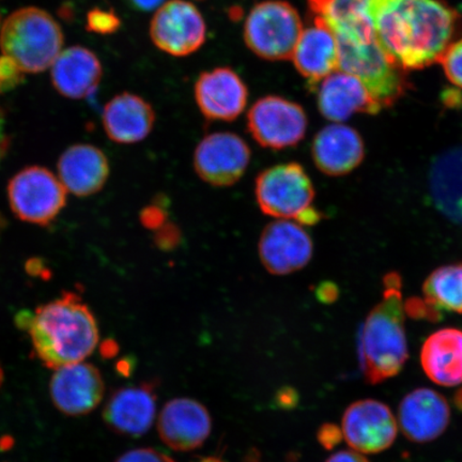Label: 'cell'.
Masks as SVG:
<instances>
[{
  "label": "cell",
  "instance_id": "6da1fadb",
  "mask_svg": "<svg viewBox=\"0 0 462 462\" xmlns=\"http://www.w3.org/2000/svg\"><path fill=\"white\" fill-rule=\"evenodd\" d=\"M375 37L402 70L440 61L461 32V16L444 0H386L374 8Z\"/></svg>",
  "mask_w": 462,
  "mask_h": 462
},
{
  "label": "cell",
  "instance_id": "7a4b0ae2",
  "mask_svg": "<svg viewBox=\"0 0 462 462\" xmlns=\"http://www.w3.org/2000/svg\"><path fill=\"white\" fill-rule=\"evenodd\" d=\"M16 319L17 326L28 333L34 354L49 368L84 362L99 344L96 317L71 292L36 310L22 311Z\"/></svg>",
  "mask_w": 462,
  "mask_h": 462
},
{
  "label": "cell",
  "instance_id": "3957f363",
  "mask_svg": "<svg viewBox=\"0 0 462 462\" xmlns=\"http://www.w3.org/2000/svg\"><path fill=\"white\" fill-rule=\"evenodd\" d=\"M402 286L397 273L384 277L383 300L369 313L363 327L360 364L369 384L395 377L408 360Z\"/></svg>",
  "mask_w": 462,
  "mask_h": 462
},
{
  "label": "cell",
  "instance_id": "277c9868",
  "mask_svg": "<svg viewBox=\"0 0 462 462\" xmlns=\"http://www.w3.org/2000/svg\"><path fill=\"white\" fill-rule=\"evenodd\" d=\"M63 34L58 23L45 11L23 8L5 21L0 49L23 72L46 70L60 55Z\"/></svg>",
  "mask_w": 462,
  "mask_h": 462
},
{
  "label": "cell",
  "instance_id": "5b68a950",
  "mask_svg": "<svg viewBox=\"0 0 462 462\" xmlns=\"http://www.w3.org/2000/svg\"><path fill=\"white\" fill-rule=\"evenodd\" d=\"M340 70L354 75L366 87L381 108H388L410 88L406 71L385 53L377 37L371 43H356L337 37Z\"/></svg>",
  "mask_w": 462,
  "mask_h": 462
},
{
  "label": "cell",
  "instance_id": "8992f818",
  "mask_svg": "<svg viewBox=\"0 0 462 462\" xmlns=\"http://www.w3.org/2000/svg\"><path fill=\"white\" fill-rule=\"evenodd\" d=\"M255 193L260 209L270 217L309 225L319 213L313 206V182L303 166L293 162L259 173Z\"/></svg>",
  "mask_w": 462,
  "mask_h": 462
},
{
  "label": "cell",
  "instance_id": "52a82bcc",
  "mask_svg": "<svg viewBox=\"0 0 462 462\" xmlns=\"http://www.w3.org/2000/svg\"><path fill=\"white\" fill-rule=\"evenodd\" d=\"M302 32V20L293 5L282 0H268L256 5L248 14L245 42L263 60H288Z\"/></svg>",
  "mask_w": 462,
  "mask_h": 462
},
{
  "label": "cell",
  "instance_id": "ba28073f",
  "mask_svg": "<svg viewBox=\"0 0 462 462\" xmlns=\"http://www.w3.org/2000/svg\"><path fill=\"white\" fill-rule=\"evenodd\" d=\"M11 209L23 222L50 224L67 202V189L53 172L31 166L17 172L8 187Z\"/></svg>",
  "mask_w": 462,
  "mask_h": 462
},
{
  "label": "cell",
  "instance_id": "9c48e42d",
  "mask_svg": "<svg viewBox=\"0 0 462 462\" xmlns=\"http://www.w3.org/2000/svg\"><path fill=\"white\" fill-rule=\"evenodd\" d=\"M247 129L260 146L282 150L297 146L308 129L301 106L276 96L258 100L247 114Z\"/></svg>",
  "mask_w": 462,
  "mask_h": 462
},
{
  "label": "cell",
  "instance_id": "30bf717a",
  "mask_svg": "<svg viewBox=\"0 0 462 462\" xmlns=\"http://www.w3.org/2000/svg\"><path fill=\"white\" fill-rule=\"evenodd\" d=\"M251 161V149L234 133H213L202 140L194 153L196 173L213 187L238 182Z\"/></svg>",
  "mask_w": 462,
  "mask_h": 462
},
{
  "label": "cell",
  "instance_id": "8fae6325",
  "mask_svg": "<svg viewBox=\"0 0 462 462\" xmlns=\"http://www.w3.org/2000/svg\"><path fill=\"white\" fill-rule=\"evenodd\" d=\"M206 23L198 8L186 0H171L157 11L150 36L158 48L173 56H188L206 42Z\"/></svg>",
  "mask_w": 462,
  "mask_h": 462
},
{
  "label": "cell",
  "instance_id": "7c38bea8",
  "mask_svg": "<svg viewBox=\"0 0 462 462\" xmlns=\"http://www.w3.org/2000/svg\"><path fill=\"white\" fill-rule=\"evenodd\" d=\"M345 440L361 454H378L395 442L398 423L386 404L364 400L346 408L342 423Z\"/></svg>",
  "mask_w": 462,
  "mask_h": 462
},
{
  "label": "cell",
  "instance_id": "4fadbf2b",
  "mask_svg": "<svg viewBox=\"0 0 462 462\" xmlns=\"http://www.w3.org/2000/svg\"><path fill=\"white\" fill-rule=\"evenodd\" d=\"M258 252L268 273L287 275L308 265L313 257L314 245L301 225L280 219L264 228Z\"/></svg>",
  "mask_w": 462,
  "mask_h": 462
},
{
  "label": "cell",
  "instance_id": "5bb4252c",
  "mask_svg": "<svg viewBox=\"0 0 462 462\" xmlns=\"http://www.w3.org/2000/svg\"><path fill=\"white\" fill-rule=\"evenodd\" d=\"M106 392L102 374L89 363L79 362L55 369L50 393L54 406L63 414L80 417L94 411Z\"/></svg>",
  "mask_w": 462,
  "mask_h": 462
},
{
  "label": "cell",
  "instance_id": "9a60e30c",
  "mask_svg": "<svg viewBox=\"0 0 462 462\" xmlns=\"http://www.w3.org/2000/svg\"><path fill=\"white\" fill-rule=\"evenodd\" d=\"M157 384L143 383L116 390L106 404L103 419L118 435L138 438L148 432L157 410Z\"/></svg>",
  "mask_w": 462,
  "mask_h": 462
},
{
  "label": "cell",
  "instance_id": "2e32d148",
  "mask_svg": "<svg viewBox=\"0 0 462 462\" xmlns=\"http://www.w3.org/2000/svg\"><path fill=\"white\" fill-rule=\"evenodd\" d=\"M158 430L167 447L188 452L205 443L210 436L212 420L200 402L190 398H177L162 410Z\"/></svg>",
  "mask_w": 462,
  "mask_h": 462
},
{
  "label": "cell",
  "instance_id": "e0dca14e",
  "mask_svg": "<svg viewBox=\"0 0 462 462\" xmlns=\"http://www.w3.org/2000/svg\"><path fill=\"white\" fill-rule=\"evenodd\" d=\"M450 408L446 398L431 389H418L404 396L398 408V424L410 441L427 443L447 430Z\"/></svg>",
  "mask_w": 462,
  "mask_h": 462
},
{
  "label": "cell",
  "instance_id": "ac0fdd59",
  "mask_svg": "<svg viewBox=\"0 0 462 462\" xmlns=\"http://www.w3.org/2000/svg\"><path fill=\"white\" fill-rule=\"evenodd\" d=\"M248 91L229 68L200 74L195 85L196 102L208 120L233 121L245 111Z\"/></svg>",
  "mask_w": 462,
  "mask_h": 462
},
{
  "label": "cell",
  "instance_id": "d6986e66",
  "mask_svg": "<svg viewBox=\"0 0 462 462\" xmlns=\"http://www.w3.org/2000/svg\"><path fill=\"white\" fill-rule=\"evenodd\" d=\"M311 155L318 170L328 176L339 177L355 171L365 157L359 132L348 125H331L317 133Z\"/></svg>",
  "mask_w": 462,
  "mask_h": 462
},
{
  "label": "cell",
  "instance_id": "ffe728a7",
  "mask_svg": "<svg viewBox=\"0 0 462 462\" xmlns=\"http://www.w3.org/2000/svg\"><path fill=\"white\" fill-rule=\"evenodd\" d=\"M311 16L321 20L335 37L356 43L375 39L374 0H308Z\"/></svg>",
  "mask_w": 462,
  "mask_h": 462
},
{
  "label": "cell",
  "instance_id": "44dd1931",
  "mask_svg": "<svg viewBox=\"0 0 462 462\" xmlns=\"http://www.w3.org/2000/svg\"><path fill=\"white\" fill-rule=\"evenodd\" d=\"M317 91L319 112L335 123H342L355 114L375 115L383 111L361 80L343 71L323 79Z\"/></svg>",
  "mask_w": 462,
  "mask_h": 462
},
{
  "label": "cell",
  "instance_id": "7402d4cb",
  "mask_svg": "<svg viewBox=\"0 0 462 462\" xmlns=\"http://www.w3.org/2000/svg\"><path fill=\"white\" fill-rule=\"evenodd\" d=\"M292 60L310 88H316L339 67L337 37L325 23L313 17V25L303 31Z\"/></svg>",
  "mask_w": 462,
  "mask_h": 462
},
{
  "label": "cell",
  "instance_id": "603a6c76",
  "mask_svg": "<svg viewBox=\"0 0 462 462\" xmlns=\"http://www.w3.org/2000/svg\"><path fill=\"white\" fill-rule=\"evenodd\" d=\"M58 178L79 198L94 195L106 186L109 176L106 155L91 144H74L58 161Z\"/></svg>",
  "mask_w": 462,
  "mask_h": 462
},
{
  "label": "cell",
  "instance_id": "cb8c5ba5",
  "mask_svg": "<svg viewBox=\"0 0 462 462\" xmlns=\"http://www.w3.org/2000/svg\"><path fill=\"white\" fill-rule=\"evenodd\" d=\"M155 114L141 97L121 94L106 104L103 125L111 140L118 143H135L144 140L153 129Z\"/></svg>",
  "mask_w": 462,
  "mask_h": 462
},
{
  "label": "cell",
  "instance_id": "d4e9b609",
  "mask_svg": "<svg viewBox=\"0 0 462 462\" xmlns=\"http://www.w3.org/2000/svg\"><path fill=\"white\" fill-rule=\"evenodd\" d=\"M102 79V66L91 51L82 46L63 51L51 68V80L60 94L82 99L94 92Z\"/></svg>",
  "mask_w": 462,
  "mask_h": 462
},
{
  "label": "cell",
  "instance_id": "484cf974",
  "mask_svg": "<svg viewBox=\"0 0 462 462\" xmlns=\"http://www.w3.org/2000/svg\"><path fill=\"white\" fill-rule=\"evenodd\" d=\"M420 363L429 378L439 385L462 383V331L442 328L427 338L420 352Z\"/></svg>",
  "mask_w": 462,
  "mask_h": 462
},
{
  "label": "cell",
  "instance_id": "4316f807",
  "mask_svg": "<svg viewBox=\"0 0 462 462\" xmlns=\"http://www.w3.org/2000/svg\"><path fill=\"white\" fill-rule=\"evenodd\" d=\"M430 190L437 209L462 225V144L447 150L433 162Z\"/></svg>",
  "mask_w": 462,
  "mask_h": 462
},
{
  "label": "cell",
  "instance_id": "83f0119b",
  "mask_svg": "<svg viewBox=\"0 0 462 462\" xmlns=\"http://www.w3.org/2000/svg\"><path fill=\"white\" fill-rule=\"evenodd\" d=\"M424 301L437 313L462 314V263L444 265L427 277Z\"/></svg>",
  "mask_w": 462,
  "mask_h": 462
},
{
  "label": "cell",
  "instance_id": "f1b7e54d",
  "mask_svg": "<svg viewBox=\"0 0 462 462\" xmlns=\"http://www.w3.org/2000/svg\"><path fill=\"white\" fill-rule=\"evenodd\" d=\"M439 62L449 82L462 89V39L450 44Z\"/></svg>",
  "mask_w": 462,
  "mask_h": 462
},
{
  "label": "cell",
  "instance_id": "f546056e",
  "mask_svg": "<svg viewBox=\"0 0 462 462\" xmlns=\"http://www.w3.org/2000/svg\"><path fill=\"white\" fill-rule=\"evenodd\" d=\"M120 19L112 10L96 8L87 15V29L99 34H111L117 32Z\"/></svg>",
  "mask_w": 462,
  "mask_h": 462
},
{
  "label": "cell",
  "instance_id": "4dcf8cb0",
  "mask_svg": "<svg viewBox=\"0 0 462 462\" xmlns=\"http://www.w3.org/2000/svg\"><path fill=\"white\" fill-rule=\"evenodd\" d=\"M167 206H169V200L165 196H159L152 205L144 208L141 215L143 226L152 230H158L163 226L169 217Z\"/></svg>",
  "mask_w": 462,
  "mask_h": 462
},
{
  "label": "cell",
  "instance_id": "1f68e13d",
  "mask_svg": "<svg viewBox=\"0 0 462 462\" xmlns=\"http://www.w3.org/2000/svg\"><path fill=\"white\" fill-rule=\"evenodd\" d=\"M23 71L16 63L7 56L0 57V92L8 91L23 80Z\"/></svg>",
  "mask_w": 462,
  "mask_h": 462
},
{
  "label": "cell",
  "instance_id": "d6a6232c",
  "mask_svg": "<svg viewBox=\"0 0 462 462\" xmlns=\"http://www.w3.org/2000/svg\"><path fill=\"white\" fill-rule=\"evenodd\" d=\"M154 235V244L160 250L170 252L175 250L182 240L180 228L176 224L167 222Z\"/></svg>",
  "mask_w": 462,
  "mask_h": 462
},
{
  "label": "cell",
  "instance_id": "836d02e7",
  "mask_svg": "<svg viewBox=\"0 0 462 462\" xmlns=\"http://www.w3.org/2000/svg\"><path fill=\"white\" fill-rule=\"evenodd\" d=\"M116 462H176L167 456L153 448H137L126 452Z\"/></svg>",
  "mask_w": 462,
  "mask_h": 462
},
{
  "label": "cell",
  "instance_id": "e575fe53",
  "mask_svg": "<svg viewBox=\"0 0 462 462\" xmlns=\"http://www.w3.org/2000/svg\"><path fill=\"white\" fill-rule=\"evenodd\" d=\"M343 430L338 426L327 423L323 424L317 431V440L323 448L331 450L343 441Z\"/></svg>",
  "mask_w": 462,
  "mask_h": 462
},
{
  "label": "cell",
  "instance_id": "d590c367",
  "mask_svg": "<svg viewBox=\"0 0 462 462\" xmlns=\"http://www.w3.org/2000/svg\"><path fill=\"white\" fill-rule=\"evenodd\" d=\"M299 392L292 388V386H282V388L277 390L274 394V407L276 409L282 410V411H291V410L296 409L299 406Z\"/></svg>",
  "mask_w": 462,
  "mask_h": 462
},
{
  "label": "cell",
  "instance_id": "8d00e7d4",
  "mask_svg": "<svg viewBox=\"0 0 462 462\" xmlns=\"http://www.w3.org/2000/svg\"><path fill=\"white\" fill-rule=\"evenodd\" d=\"M317 298L322 303H333L338 297V289L333 282H323L316 291Z\"/></svg>",
  "mask_w": 462,
  "mask_h": 462
},
{
  "label": "cell",
  "instance_id": "74e56055",
  "mask_svg": "<svg viewBox=\"0 0 462 462\" xmlns=\"http://www.w3.org/2000/svg\"><path fill=\"white\" fill-rule=\"evenodd\" d=\"M326 462H369L363 455L356 450H342L328 457Z\"/></svg>",
  "mask_w": 462,
  "mask_h": 462
},
{
  "label": "cell",
  "instance_id": "f35d334b",
  "mask_svg": "<svg viewBox=\"0 0 462 462\" xmlns=\"http://www.w3.org/2000/svg\"><path fill=\"white\" fill-rule=\"evenodd\" d=\"M126 2L129 3L133 9L144 11V13L147 11L148 13V11L160 7L164 3V0H126Z\"/></svg>",
  "mask_w": 462,
  "mask_h": 462
},
{
  "label": "cell",
  "instance_id": "ab89813d",
  "mask_svg": "<svg viewBox=\"0 0 462 462\" xmlns=\"http://www.w3.org/2000/svg\"><path fill=\"white\" fill-rule=\"evenodd\" d=\"M134 360H131L129 357L120 361L117 365L119 374L125 375V377H128V375H130L132 372L134 371Z\"/></svg>",
  "mask_w": 462,
  "mask_h": 462
},
{
  "label": "cell",
  "instance_id": "60d3db41",
  "mask_svg": "<svg viewBox=\"0 0 462 462\" xmlns=\"http://www.w3.org/2000/svg\"><path fill=\"white\" fill-rule=\"evenodd\" d=\"M7 146H8L7 137H5L3 134L2 121H0V160H2L3 155L5 152V149H7Z\"/></svg>",
  "mask_w": 462,
  "mask_h": 462
},
{
  "label": "cell",
  "instance_id": "b9f144b4",
  "mask_svg": "<svg viewBox=\"0 0 462 462\" xmlns=\"http://www.w3.org/2000/svg\"><path fill=\"white\" fill-rule=\"evenodd\" d=\"M455 402L457 407L462 410V389L456 395Z\"/></svg>",
  "mask_w": 462,
  "mask_h": 462
},
{
  "label": "cell",
  "instance_id": "7bdbcfd3",
  "mask_svg": "<svg viewBox=\"0 0 462 462\" xmlns=\"http://www.w3.org/2000/svg\"><path fill=\"white\" fill-rule=\"evenodd\" d=\"M200 462H224V461L219 458H217V457H208V458L202 459Z\"/></svg>",
  "mask_w": 462,
  "mask_h": 462
},
{
  "label": "cell",
  "instance_id": "ee69618b",
  "mask_svg": "<svg viewBox=\"0 0 462 462\" xmlns=\"http://www.w3.org/2000/svg\"><path fill=\"white\" fill-rule=\"evenodd\" d=\"M4 383V373L2 367H0V388H2Z\"/></svg>",
  "mask_w": 462,
  "mask_h": 462
},
{
  "label": "cell",
  "instance_id": "f6af8a7d",
  "mask_svg": "<svg viewBox=\"0 0 462 462\" xmlns=\"http://www.w3.org/2000/svg\"><path fill=\"white\" fill-rule=\"evenodd\" d=\"M386 2V0H374V8L375 7V5H378L380 4H383Z\"/></svg>",
  "mask_w": 462,
  "mask_h": 462
}]
</instances>
